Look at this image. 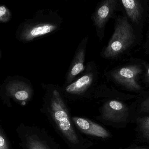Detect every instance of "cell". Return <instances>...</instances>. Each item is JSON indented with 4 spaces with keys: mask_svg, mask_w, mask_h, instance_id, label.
Returning <instances> with one entry per match:
<instances>
[{
    "mask_svg": "<svg viewBox=\"0 0 149 149\" xmlns=\"http://www.w3.org/2000/svg\"><path fill=\"white\" fill-rule=\"evenodd\" d=\"M142 70L139 65H131L119 69L112 73L113 79L118 83L132 90L140 89L137 79Z\"/></svg>",
    "mask_w": 149,
    "mask_h": 149,
    "instance_id": "cell-5",
    "label": "cell"
},
{
    "mask_svg": "<svg viewBox=\"0 0 149 149\" xmlns=\"http://www.w3.org/2000/svg\"><path fill=\"white\" fill-rule=\"evenodd\" d=\"M140 124L144 133L146 136L149 138V117L142 118Z\"/></svg>",
    "mask_w": 149,
    "mask_h": 149,
    "instance_id": "cell-14",
    "label": "cell"
},
{
    "mask_svg": "<svg viewBox=\"0 0 149 149\" xmlns=\"http://www.w3.org/2000/svg\"><path fill=\"white\" fill-rule=\"evenodd\" d=\"M116 6V0H106L97 8L92 16V19L97 32H100L104 29L107 21L113 14Z\"/></svg>",
    "mask_w": 149,
    "mask_h": 149,
    "instance_id": "cell-8",
    "label": "cell"
},
{
    "mask_svg": "<svg viewBox=\"0 0 149 149\" xmlns=\"http://www.w3.org/2000/svg\"><path fill=\"white\" fill-rule=\"evenodd\" d=\"M146 78L147 81L149 82V67L148 68V69H147V73H146Z\"/></svg>",
    "mask_w": 149,
    "mask_h": 149,
    "instance_id": "cell-15",
    "label": "cell"
},
{
    "mask_svg": "<svg viewBox=\"0 0 149 149\" xmlns=\"http://www.w3.org/2000/svg\"><path fill=\"white\" fill-rule=\"evenodd\" d=\"M18 134L24 149H56L53 143L37 128L21 125Z\"/></svg>",
    "mask_w": 149,
    "mask_h": 149,
    "instance_id": "cell-4",
    "label": "cell"
},
{
    "mask_svg": "<svg viewBox=\"0 0 149 149\" xmlns=\"http://www.w3.org/2000/svg\"><path fill=\"white\" fill-rule=\"evenodd\" d=\"M88 38H84L79 44L76 50L71 65L66 77L65 83L70 84L77 79L78 75L85 70L84 66L85 52Z\"/></svg>",
    "mask_w": 149,
    "mask_h": 149,
    "instance_id": "cell-6",
    "label": "cell"
},
{
    "mask_svg": "<svg viewBox=\"0 0 149 149\" xmlns=\"http://www.w3.org/2000/svg\"><path fill=\"white\" fill-rule=\"evenodd\" d=\"M12 15L9 9L5 5L0 6V22L7 23L11 20Z\"/></svg>",
    "mask_w": 149,
    "mask_h": 149,
    "instance_id": "cell-12",
    "label": "cell"
},
{
    "mask_svg": "<svg viewBox=\"0 0 149 149\" xmlns=\"http://www.w3.org/2000/svg\"><path fill=\"white\" fill-rule=\"evenodd\" d=\"M8 96L21 103L28 102L33 95V90L30 84L24 81L14 80L9 81L6 86Z\"/></svg>",
    "mask_w": 149,
    "mask_h": 149,
    "instance_id": "cell-7",
    "label": "cell"
},
{
    "mask_svg": "<svg viewBox=\"0 0 149 149\" xmlns=\"http://www.w3.org/2000/svg\"><path fill=\"white\" fill-rule=\"evenodd\" d=\"M45 108L53 124L70 147L78 149L82 143V138L75 130L67 106L57 90H53L49 94Z\"/></svg>",
    "mask_w": 149,
    "mask_h": 149,
    "instance_id": "cell-1",
    "label": "cell"
},
{
    "mask_svg": "<svg viewBox=\"0 0 149 149\" xmlns=\"http://www.w3.org/2000/svg\"><path fill=\"white\" fill-rule=\"evenodd\" d=\"M144 104L146 106V107L147 108H149V99H147V100H146Z\"/></svg>",
    "mask_w": 149,
    "mask_h": 149,
    "instance_id": "cell-16",
    "label": "cell"
},
{
    "mask_svg": "<svg viewBox=\"0 0 149 149\" xmlns=\"http://www.w3.org/2000/svg\"><path fill=\"white\" fill-rule=\"evenodd\" d=\"M0 149H10L7 139L1 128L0 130Z\"/></svg>",
    "mask_w": 149,
    "mask_h": 149,
    "instance_id": "cell-13",
    "label": "cell"
},
{
    "mask_svg": "<svg viewBox=\"0 0 149 149\" xmlns=\"http://www.w3.org/2000/svg\"><path fill=\"white\" fill-rule=\"evenodd\" d=\"M122 3L128 17L133 22H137L141 14V5L139 1L136 0H123Z\"/></svg>",
    "mask_w": 149,
    "mask_h": 149,
    "instance_id": "cell-11",
    "label": "cell"
},
{
    "mask_svg": "<svg viewBox=\"0 0 149 149\" xmlns=\"http://www.w3.org/2000/svg\"><path fill=\"white\" fill-rule=\"evenodd\" d=\"M72 119L78 129L85 134L103 138L109 136V133L104 128L92 121L77 117H72Z\"/></svg>",
    "mask_w": 149,
    "mask_h": 149,
    "instance_id": "cell-10",
    "label": "cell"
},
{
    "mask_svg": "<svg viewBox=\"0 0 149 149\" xmlns=\"http://www.w3.org/2000/svg\"><path fill=\"white\" fill-rule=\"evenodd\" d=\"M62 22L61 18L54 12L39 11L33 18L20 25L16 37L21 42H30L56 32L61 27Z\"/></svg>",
    "mask_w": 149,
    "mask_h": 149,
    "instance_id": "cell-2",
    "label": "cell"
},
{
    "mask_svg": "<svg viewBox=\"0 0 149 149\" xmlns=\"http://www.w3.org/2000/svg\"><path fill=\"white\" fill-rule=\"evenodd\" d=\"M134 39L132 26L126 17L120 18L103 56L106 58H112L118 55L133 44Z\"/></svg>",
    "mask_w": 149,
    "mask_h": 149,
    "instance_id": "cell-3",
    "label": "cell"
},
{
    "mask_svg": "<svg viewBox=\"0 0 149 149\" xmlns=\"http://www.w3.org/2000/svg\"><path fill=\"white\" fill-rule=\"evenodd\" d=\"M84 73L65 88L66 92L72 95H80L90 88L94 79V74L90 67L86 66Z\"/></svg>",
    "mask_w": 149,
    "mask_h": 149,
    "instance_id": "cell-9",
    "label": "cell"
}]
</instances>
